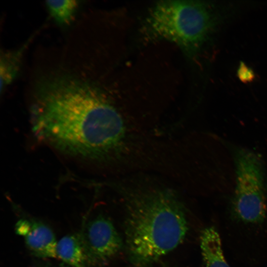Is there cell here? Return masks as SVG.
Listing matches in <instances>:
<instances>
[{
    "mask_svg": "<svg viewBox=\"0 0 267 267\" xmlns=\"http://www.w3.org/2000/svg\"><path fill=\"white\" fill-rule=\"evenodd\" d=\"M31 115L36 136L69 156L102 164L123 150L127 130L122 115L99 90L75 78L44 81Z\"/></svg>",
    "mask_w": 267,
    "mask_h": 267,
    "instance_id": "cell-1",
    "label": "cell"
},
{
    "mask_svg": "<svg viewBox=\"0 0 267 267\" xmlns=\"http://www.w3.org/2000/svg\"><path fill=\"white\" fill-rule=\"evenodd\" d=\"M126 215L125 246L134 267H147L182 243L188 230L178 194L154 186L122 187Z\"/></svg>",
    "mask_w": 267,
    "mask_h": 267,
    "instance_id": "cell-2",
    "label": "cell"
},
{
    "mask_svg": "<svg viewBox=\"0 0 267 267\" xmlns=\"http://www.w3.org/2000/svg\"><path fill=\"white\" fill-rule=\"evenodd\" d=\"M223 219L225 243L238 261L257 266L267 258V178L260 164L235 169V185Z\"/></svg>",
    "mask_w": 267,
    "mask_h": 267,
    "instance_id": "cell-3",
    "label": "cell"
},
{
    "mask_svg": "<svg viewBox=\"0 0 267 267\" xmlns=\"http://www.w3.org/2000/svg\"><path fill=\"white\" fill-rule=\"evenodd\" d=\"M213 25L208 6L193 0H162L148 12L142 34L148 40L173 42L189 52L205 41Z\"/></svg>",
    "mask_w": 267,
    "mask_h": 267,
    "instance_id": "cell-4",
    "label": "cell"
},
{
    "mask_svg": "<svg viewBox=\"0 0 267 267\" xmlns=\"http://www.w3.org/2000/svg\"><path fill=\"white\" fill-rule=\"evenodd\" d=\"M88 267H101L122 249L123 240L112 222L98 215L85 223L79 232Z\"/></svg>",
    "mask_w": 267,
    "mask_h": 267,
    "instance_id": "cell-5",
    "label": "cell"
},
{
    "mask_svg": "<svg viewBox=\"0 0 267 267\" xmlns=\"http://www.w3.org/2000/svg\"><path fill=\"white\" fill-rule=\"evenodd\" d=\"M15 230L16 234L24 237L27 248L34 256L56 258L58 241L48 226L39 221L25 218L17 222Z\"/></svg>",
    "mask_w": 267,
    "mask_h": 267,
    "instance_id": "cell-6",
    "label": "cell"
},
{
    "mask_svg": "<svg viewBox=\"0 0 267 267\" xmlns=\"http://www.w3.org/2000/svg\"><path fill=\"white\" fill-rule=\"evenodd\" d=\"M199 241L206 267H231L224 255L222 239L217 226L211 225L203 228Z\"/></svg>",
    "mask_w": 267,
    "mask_h": 267,
    "instance_id": "cell-7",
    "label": "cell"
},
{
    "mask_svg": "<svg viewBox=\"0 0 267 267\" xmlns=\"http://www.w3.org/2000/svg\"><path fill=\"white\" fill-rule=\"evenodd\" d=\"M56 258L70 267H88L79 233L66 235L57 241Z\"/></svg>",
    "mask_w": 267,
    "mask_h": 267,
    "instance_id": "cell-8",
    "label": "cell"
},
{
    "mask_svg": "<svg viewBox=\"0 0 267 267\" xmlns=\"http://www.w3.org/2000/svg\"><path fill=\"white\" fill-rule=\"evenodd\" d=\"M26 44L23 45L16 50L4 52L1 54L0 63L1 92L12 83L17 75L23 53L27 47Z\"/></svg>",
    "mask_w": 267,
    "mask_h": 267,
    "instance_id": "cell-9",
    "label": "cell"
},
{
    "mask_svg": "<svg viewBox=\"0 0 267 267\" xmlns=\"http://www.w3.org/2000/svg\"><path fill=\"white\" fill-rule=\"evenodd\" d=\"M46 6L55 22L62 25L71 23L79 6V1L74 0H46Z\"/></svg>",
    "mask_w": 267,
    "mask_h": 267,
    "instance_id": "cell-10",
    "label": "cell"
},
{
    "mask_svg": "<svg viewBox=\"0 0 267 267\" xmlns=\"http://www.w3.org/2000/svg\"><path fill=\"white\" fill-rule=\"evenodd\" d=\"M238 76L244 82H250L254 78L253 71L243 63H241L238 70Z\"/></svg>",
    "mask_w": 267,
    "mask_h": 267,
    "instance_id": "cell-11",
    "label": "cell"
},
{
    "mask_svg": "<svg viewBox=\"0 0 267 267\" xmlns=\"http://www.w3.org/2000/svg\"><path fill=\"white\" fill-rule=\"evenodd\" d=\"M35 267H59L49 263H41L37 265Z\"/></svg>",
    "mask_w": 267,
    "mask_h": 267,
    "instance_id": "cell-12",
    "label": "cell"
}]
</instances>
